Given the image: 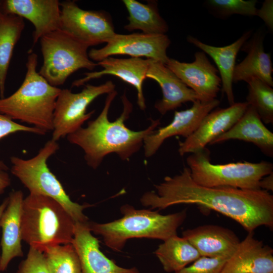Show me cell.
<instances>
[{
  "label": "cell",
  "mask_w": 273,
  "mask_h": 273,
  "mask_svg": "<svg viewBox=\"0 0 273 273\" xmlns=\"http://www.w3.org/2000/svg\"><path fill=\"white\" fill-rule=\"evenodd\" d=\"M154 187L156 191L145 193L140 199L151 209L195 204L233 219L248 233L260 226L273 227V196L267 191L202 186L193 180L188 167L179 174L165 176Z\"/></svg>",
  "instance_id": "6da1fadb"
},
{
  "label": "cell",
  "mask_w": 273,
  "mask_h": 273,
  "mask_svg": "<svg viewBox=\"0 0 273 273\" xmlns=\"http://www.w3.org/2000/svg\"><path fill=\"white\" fill-rule=\"evenodd\" d=\"M117 94L115 90L108 94L99 116L89 121L86 127H81L67 136L71 144L83 150L87 165L94 169H96L104 157L111 153L116 154L123 161L128 160L139 151L145 138L160 124L159 119H151V124L145 129L134 131L127 127L125 122L133 107L125 92L121 96L122 112L115 121H110L109 110Z\"/></svg>",
  "instance_id": "7a4b0ae2"
},
{
  "label": "cell",
  "mask_w": 273,
  "mask_h": 273,
  "mask_svg": "<svg viewBox=\"0 0 273 273\" xmlns=\"http://www.w3.org/2000/svg\"><path fill=\"white\" fill-rule=\"evenodd\" d=\"M123 216L113 221L100 223L89 221L94 234L101 236L105 245L119 252L126 241L133 238H150L163 241L176 235L187 216V211L162 215L158 211L137 209L125 204L120 208Z\"/></svg>",
  "instance_id": "3957f363"
},
{
  "label": "cell",
  "mask_w": 273,
  "mask_h": 273,
  "mask_svg": "<svg viewBox=\"0 0 273 273\" xmlns=\"http://www.w3.org/2000/svg\"><path fill=\"white\" fill-rule=\"evenodd\" d=\"M37 64V55L30 53L21 86L11 96L0 98V114L47 132L53 130L55 104L61 89L51 85L39 74Z\"/></svg>",
  "instance_id": "277c9868"
},
{
  "label": "cell",
  "mask_w": 273,
  "mask_h": 273,
  "mask_svg": "<svg viewBox=\"0 0 273 273\" xmlns=\"http://www.w3.org/2000/svg\"><path fill=\"white\" fill-rule=\"evenodd\" d=\"M75 221L57 201L29 194L24 198L21 213L23 241L42 252L50 247L71 244Z\"/></svg>",
  "instance_id": "5b68a950"
},
{
  "label": "cell",
  "mask_w": 273,
  "mask_h": 273,
  "mask_svg": "<svg viewBox=\"0 0 273 273\" xmlns=\"http://www.w3.org/2000/svg\"><path fill=\"white\" fill-rule=\"evenodd\" d=\"M59 149L57 142L51 139L31 159L26 160L12 156L11 173L29 190L30 194L51 198L64 207L75 222H87L88 219L83 210L91 205H81L72 201L48 167V159Z\"/></svg>",
  "instance_id": "8992f818"
},
{
  "label": "cell",
  "mask_w": 273,
  "mask_h": 273,
  "mask_svg": "<svg viewBox=\"0 0 273 273\" xmlns=\"http://www.w3.org/2000/svg\"><path fill=\"white\" fill-rule=\"evenodd\" d=\"M187 163L193 180L200 186L210 188L259 190L260 180L273 170L272 164L265 161L212 164L210 152L206 148L192 153L187 157Z\"/></svg>",
  "instance_id": "52a82bcc"
},
{
  "label": "cell",
  "mask_w": 273,
  "mask_h": 273,
  "mask_svg": "<svg viewBox=\"0 0 273 273\" xmlns=\"http://www.w3.org/2000/svg\"><path fill=\"white\" fill-rule=\"evenodd\" d=\"M40 43L43 64L38 73L52 86L63 84L80 69L93 71L98 66L89 58L88 47L61 29L44 35Z\"/></svg>",
  "instance_id": "ba28073f"
},
{
  "label": "cell",
  "mask_w": 273,
  "mask_h": 273,
  "mask_svg": "<svg viewBox=\"0 0 273 273\" xmlns=\"http://www.w3.org/2000/svg\"><path fill=\"white\" fill-rule=\"evenodd\" d=\"M115 87L110 80L99 85L86 84L78 93L61 89L55 104L52 140L57 142L82 127L95 112L86 113L88 105L100 96L114 91Z\"/></svg>",
  "instance_id": "9c48e42d"
},
{
  "label": "cell",
  "mask_w": 273,
  "mask_h": 273,
  "mask_svg": "<svg viewBox=\"0 0 273 273\" xmlns=\"http://www.w3.org/2000/svg\"><path fill=\"white\" fill-rule=\"evenodd\" d=\"M60 5V29L87 47L107 43L115 34L112 19L105 12L83 10L71 1Z\"/></svg>",
  "instance_id": "30bf717a"
},
{
  "label": "cell",
  "mask_w": 273,
  "mask_h": 273,
  "mask_svg": "<svg viewBox=\"0 0 273 273\" xmlns=\"http://www.w3.org/2000/svg\"><path fill=\"white\" fill-rule=\"evenodd\" d=\"M170 43L166 34L115 33L104 47L92 49L88 55L91 60L98 62L112 55H125L134 58L145 57L166 64L169 59L166 51Z\"/></svg>",
  "instance_id": "8fae6325"
},
{
  "label": "cell",
  "mask_w": 273,
  "mask_h": 273,
  "mask_svg": "<svg viewBox=\"0 0 273 273\" xmlns=\"http://www.w3.org/2000/svg\"><path fill=\"white\" fill-rule=\"evenodd\" d=\"M191 63L169 58L166 66L198 96L199 100L209 102L216 99L220 90L221 79L218 70L206 54L197 52Z\"/></svg>",
  "instance_id": "7c38bea8"
},
{
  "label": "cell",
  "mask_w": 273,
  "mask_h": 273,
  "mask_svg": "<svg viewBox=\"0 0 273 273\" xmlns=\"http://www.w3.org/2000/svg\"><path fill=\"white\" fill-rule=\"evenodd\" d=\"M220 104L215 99L209 102L197 100L188 109L174 112L171 122L166 126L154 130L144 140L145 156L149 158L154 155L167 139L175 135L186 138L198 128L203 118Z\"/></svg>",
  "instance_id": "4fadbf2b"
},
{
  "label": "cell",
  "mask_w": 273,
  "mask_h": 273,
  "mask_svg": "<svg viewBox=\"0 0 273 273\" xmlns=\"http://www.w3.org/2000/svg\"><path fill=\"white\" fill-rule=\"evenodd\" d=\"M248 106L246 102L235 103L228 108L211 111L191 135L184 142H179V155L184 156L205 148L207 145L235 125Z\"/></svg>",
  "instance_id": "5bb4252c"
},
{
  "label": "cell",
  "mask_w": 273,
  "mask_h": 273,
  "mask_svg": "<svg viewBox=\"0 0 273 273\" xmlns=\"http://www.w3.org/2000/svg\"><path fill=\"white\" fill-rule=\"evenodd\" d=\"M58 0H5L0 10L28 20L34 27L33 45L44 35L61 29V5Z\"/></svg>",
  "instance_id": "9a60e30c"
},
{
  "label": "cell",
  "mask_w": 273,
  "mask_h": 273,
  "mask_svg": "<svg viewBox=\"0 0 273 273\" xmlns=\"http://www.w3.org/2000/svg\"><path fill=\"white\" fill-rule=\"evenodd\" d=\"M150 61V59L141 58L118 59L109 57L97 63L98 65L102 67L103 69L85 73V76L74 81L71 86L83 85L89 80L104 75H113L135 87L137 91L138 105L141 110H144L146 105L143 92V83L147 78L146 74Z\"/></svg>",
  "instance_id": "2e32d148"
},
{
  "label": "cell",
  "mask_w": 273,
  "mask_h": 273,
  "mask_svg": "<svg viewBox=\"0 0 273 273\" xmlns=\"http://www.w3.org/2000/svg\"><path fill=\"white\" fill-rule=\"evenodd\" d=\"M86 222H75L72 242L78 255L82 273H140L135 267L124 268L106 257L99 242Z\"/></svg>",
  "instance_id": "e0dca14e"
},
{
  "label": "cell",
  "mask_w": 273,
  "mask_h": 273,
  "mask_svg": "<svg viewBox=\"0 0 273 273\" xmlns=\"http://www.w3.org/2000/svg\"><path fill=\"white\" fill-rule=\"evenodd\" d=\"M219 273H273V250L248 232Z\"/></svg>",
  "instance_id": "ac0fdd59"
},
{
  "label": "cell",
  "mask_w": 273,
  "mask_h": 273,
  "mask_svg": "<svg viewBox=\"0 0 273 273\" xmlns=\"http://www.w3.org/2000/svg\"><path fill=\"white\" fill-rule=\"evenodd\" d=\"M182 234L201 256L208 257L229 258L241 242L232 231L216 225L198 226L186 230Z\"/></svg>",
  "instance_id": "d6986e66"
},
{
  "label": "cell",
  "mask_w": 273,
  "mask_h": 273,
  "mask_svg": "<svg viewBox=\"0 0 273 273\" xmlns=\"http://www.w3.org/2000/svg\"><path fill=\"white\" fill-rule=\"evenodd\" d=\"M8 204L0 220L2 229L0 271L7 269L12 260L23 256L21 241V213L24 196L20 191L11 192Z\"/></svg>",
  "instance_id": "ffe728a7"
},
{
  "label": "cell",
  "mask_w": 273,
  "mask_h": 273,
  "mask_svg": "<svg viewBox=\"0 0 273 273\" xmlns=\"http://www.w3.org/2000/svg\"><path fill=\"white\" fill-rule=\"evenodd\" d=\"M146 77L156 81L161 89L162 98L155 103V108L162 115L184 103L199 100L197 94L162 62L151 59Z\"/></svg>",
  "instance_id": "44dd1931"
},
{
  "label": "cell",
  "mask_w": 273,
  "mask_h": 273,
  "mask_svg": "<svg viewBox=\"0 0 273 273\" xmlns=\"http://www.w3.org/2000/svg\"><path fill=\"white\" fill-rule=\"evenodd\" d=\"M265 33L258 30L243 44L240 50L246 52L247 56L236 65L233 73V82L252 78L259 79L273 86L272 65L270 55L265 53L263 46Z\"/></svg>",
  "instance_id": "7402d4cb"
},
{
  "label": "cell",
  "mask_w": 273,
  "mask_h": 273,
  "mask_svg": "<svg viewBox=\"0 0 273 273\" xmlns=\"http://www.w3.org/2000/svg\"><path fill=\"white\" fill-rule=\"evenodd\" d=\"M252 31L245 32L233 43L224 47L206 44L197 38L189 35L187 41L208 55L214 61L220 74L222 92L225 94L230 105L234 104L233 90V73L238 53L243 44L251 37Z\"/></svg>",
  "instance_id": "603a6c76"
},
{
  "label": "cell",
  "mask_w": 273,
  "mask_h": 273,
  "mask_svg": "<svg viewBox=\"0 0 273 273\" xmlns=\"http://www.w3.org/2000/svg\"><path fill=\"white\" fill-rule=\"evenodd\" d=\"M230 140L252 143L266 156H273V133L265 127L255 109L249 105L237 122L210 144Z\"/></svg>",
  "instance_id": "cb8c5ba5"
},
{
  "label": "cell",
  "mask_w": 273,
  "mask_h": 273,
  "mask_svg": "<svg viewBox=\"0 0 273 273\" xmlns=\"http://www.w3.org/2000/svg\"><path fill=\"white\" fill-rule=\"evenodd\" d=\"M128 13V23L124 28L129 31L140 30L147 34H165L168 26L160 16L156 2L144 4L135 0H123Z\"/></svg>",
  "instance_id": "d4e9b609"
},
{
  "label": "cell",
  "mask_w": 273,
  "mask_h": 273,
  "mask_svg": "<svg viewBox=\"0 0 273 273\" xmlns=\"http://www.w3.org/2000/svg\"><path fill=\"white\" fill-rule=\"evenodd\" d=\"M23 18L0 10V97L4 98L7 73L15 45L24 28Z\"/></svg>",
  "instance_id": "484cf974"
},
{
  "label": "cell",
  "mask_w": 273,
  "mask_h": 273,
  "mask_svg": "<svg viewBox=\"0 0 273 273\" xmlns=\"http://www.w3.org/2000/svg\"><path fill=\"white\" fill-rule=\"evenodd\" d=\"M156 256L167 272H177L201 256L185 238L173 235L159 245Z\"/></svg>",
  "instance_id": "4316f807"
},
{
  "label": "cell",
  "mask_w": 273,
  "mask_h": 273,
  "mask_svg": "<svg viewBox=\"0 0 273 273\" xmlns=\"http://www.w3.org/2000/svg\"><path fill=\"white\" fill-rule=\"evenodd\" d=\"M43 253L50 273H82L78 255L72 244L50 247Z\"/></svg>",
  "instance_id": "83f0119b"
},
{
  "label": "cell",
  "mask_w": 273,
  "mask_h": 273,
  "mask_svg": "<svg viewBox=\"0 0 273 273\" xmlns=\"http://www.w3.org/2000/svg\"><path fill=\"white\" fill-rule=\"evenodd\" d=\"M246 102L256 111L262 122L273 123V89L264 81L252 78L248 80Z\"/></svg>",
  "instance_id": "f1b7e54d"
},
{
  "label": "cell",
  "mask_w": 273,
  "mask_h": 273,
  "mask_svg": "<svg viewBox=\"0 0 273 273\" xmlns=\"http://www.w3.org/2000/svg\"><path fill=\"white\" fill-rule=\"evenodd\" d=\"M256 0H208L207 6L215 15L226 18L234 14L247 16H256Z\"/></svg>",
  "instance_id": "f546056e"
},
{
  "label": "cell",
  "mask_w": 273,
  "mask_h": 273,
  "mask_svg": "<svg viewBox=\"0 0 273 273\" xmlns=\"http://www.w3.org/2000/svg\"><path fill=\"white\" fill-rule=\"evenodd\" d=\"M228 259L201 256L190 265L174 273H219Z\"/></svg>",
  "instance_id": "4dcf8cb0"
},
{
  "label": "cell",
  "mask_w": 273,
  "mask_h": 273,
  "mask_svg": "<svg viewBox=\"0 0 273 273\" xmlns=\"http://www.w3.org/2000/svg\"><path fill=\"white\" fill-rule=\"evenodd\" d=\"M27 132L39 135H44L47 132L36 128L19 124L8 116L0 114V140L14 133ZM8 166L0 160V170L7 171Z\"/></svg>",
  "instance_id": "1f68e13d"
},
{
  "label": "cell",
  "mask_w": 273,
  "mask_h": 273,
  "mask_svg": "<svg viewBox=\"0 0 273 273\" xmlns=\"http://www.w3.org/2000/svg\"><path fill=\"white\" fill-rule=\"evenodd\" d=\"M17 273H50L43 252L30 247L26 258L19 264Z\"/></svg>",
  "instance_id": "d6a6232c"
},
{
  "label": "cell",
  "mask_w": 273,
  "mask_h": 273,
  "mask_svg": "<svg viewBox=\"0 0 273 273\" xmlns=\"http://www.w3.org/2000/svg\"><path fill=\"white\" fill-rule=\"evenodd\" d=\"M256 16L260 17L265 23L267 28L273 30V1L265 0L261 7L257 9Z\"/></svg>",
  "instance_id": "836d02e7"
},
{
  "label": "cell",
  "mask_w": 273,
  "mask_h": 273,
  "mask_svg": "<svg viewBox=\"0 0 273 273\" xmlns=\"http://www.w3.org/2000/svg\"><path fill=\"white\" fill-rule=\"evenodd\" d=\"M260 189L268 191L273 190V172L263 177L259 181Z\"/></svg>",
  "instance_id": "e575fe53"
},
{
  "label": "cell",
  "mask_w": 273,
  "mask_h": 273,
  "mask_svg": "<svg viewBox=\"0 0 273 273\" xmlns=\"http://www.w3.org/2000/svg\"><path fill=\"white\" fill-rule=\"evenodd\" d=\"M10 184L11 179L9 174L6 171L0 170V195L4 192Z\"/></svg>",
  "instance_id": "d590c367"
},
{
  "label": "cell",
  "mask_w": 273,
  "mask_h": 273,
  "mask_svg": "<svg viewBox=\"0 0 273 273\" xmlns=\"http://www.w3.org/2000/svg\"><path fill=\"white\" fill-rule=\"evenodd\" d=\"M8 203H9V197H8L4 200L2 204L0 205V220L4 210H5V209L6 208L8 204ZM0 259H1V255H0Z\"/></svg>",
  "instance_id": "8d00e7d4"
},
{
  "label": "cell",
  "mask_w": 273,
  "mask_h": 273,
  "mask_svg": "<svg viewBox=\"0 0 273 273\" xmlns=\"http://www.w3.org/2000/svg\"><path fill=\"white\" fill-rule=\"evenodd\" d=\"M1 1H0V5H1Z\"/></svg>",
  "instance_id": "74e56055"
},
{
  "label": "cell",
  "mask_w": 273,
  "mask_h": 273,
  "mask_svg": "<svg viewBox=\"0 0 273 273\" xmlns=\"http://www.w3.org/2000/svg\"><path fill=\"white\" fill-rule=\"evenodd\" d=\"M0 273H1V272H0Z\"/></svg>",
  "instance_id": "f35d334b"
}]
</instances>
